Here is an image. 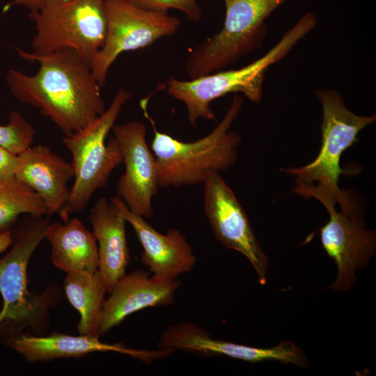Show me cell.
Segmentation results:
<instances>
[{
    "label": "cell",
    "instance_id": "16",
    "mask_svg": "<svg viewBox=\"0 0 376 376\" xmlns=\"http://www.w3.org/2000/svg\"><path fill=\"white\" fill-rule=\"evenodd\" d=\"M180 286L177 279H166L137 269L125 274L105 299L100 335L119 325L127 316L142 309L171 304Z\"/></svg>",
    "mask_w": 376,
    "mask_h": 376
},
{
    "label": "cell",
    "instance_id": "23",
    "mask_svg": "<svg viewBox=\"0 0 376 376\" xmlns=\"http://www.w3.org/2000/svg\"><path fill=\"white\" fill-rule=\"evenodd\" d=\"M138 8L159 13L169 10L182 12L191 22L201 19V9L196 0H124Z\"/></svg>",
    "mask_w": 376,
    "mask_h": 376
},
{
    "label": "cell",
    "instance_id": "7",
    "mask_svg": "<svg viewBox=\"0 0 376 376\" xmlns=\"http://www.w3.org/2000/svg\"><path fill=\"white\" fill-rule=\"evenodd\" d=\"M285 1L224 0L223 26L191 52L185 63L188 77L224 70L258 48L267 33L265 19Z\"/></svg>",
    "mask_w": 376,
    "mask_h": 376
},
{
    "label": "cell",
    "instance_id": "19",
    "mask_svg": "<svg viewBox=\"0 0 376 376\" xmlns=\"http://www.w3.org/2000/svg\"><path fill=\"white\" fill-rule=\"evenodd\" d=\"M46 238L51 244V260L66 274L95 272L99 256L96 238L76 217L64 224L50 223Z\"/></svg>",
    "mask_w": 376,
    "mask_h": 376
},
{
    "label": "cell",
    "instance_id": "5",
    "mask_svg": "<svg viewBox=\"0 0 376 376\" xmlns=\"http://www.w3.org/2000/svg\"><path fill=\"white\" fill-rule=\"evenodd\" d=\"M132 97L130 91L120 89L101 115L79 132L63 138L75 172L68 203L58 214L63 222L84 210L94 193L107 185L111 172L123 162L117 140L112 136L107 142V137Z\"/></svg>",
    "mask_w": 376,
    "mask_h": 376
},
{
    "label": "cell",
    "instance_id": "18",
    "mask_svg": "<svg viewBox=\"0 0 376 376\" xmlns=\"http://www.w3.org/2000/svg\"><path fill=\"white\" fill-rule=\"evenodd\" d=\"M98 247V271L108 292L126 274L130 251L126 237V220L116 206L104 197L97 200L88 217Z\"/></svg>",
    "mask_w": 376,
    "mask_h": 376
},
{
    "label": "cell",
    "instance_id": "1",
    "mask_svg": "<svg viewBox=\"0 0 376 376\" xmlns=\"http://www.w3.org/2000/svg\"><path fill=\"white\" fill-rule=\"evenodd\" d=\"M23 60L37 62L34 75L10 70L6 82L12 95L49 118L65 136L77 133L106 109L101 86L91 63L71 49L38 54L15 48Z\"/></svg>",
    "mask_w": 376,
    "mask_h": 376
},
{
    "label": "cell",
    "instance_id": "9",
    "mask_svg": "<svg viewBox=\"0 0 376 376\" xmlns=\"http://www.w3.org/2000/svg\"><path fill=\"white\" fill-rule=\"evenodd\" d=\"M296 182L292 191L306 198L317 199L329 215V221L320 229L322 245L337 266L336 279L329 288L348 291L357 282V272L366 267L375 254V232L366 228L358 214L338 212L336 198L322 185Z\"/></svg>",
    "mask_w": 376,
    "mask_h": 376
},
{
    "label": "cell",
    "instance_id": "10",
    "mask_svg": "<svg viewBox=\"0 0 376 376\" xmlns=\"http://www.w3.org/2000/svg\"><path fill=\"white\" fill-rule=\"evenodd\" d=\"M104 8L106 36L91 65L101 86L120 54L146 48L162 38L173 36L181 25L178 17L168 13L144 10L124 0H104Z\"/></svg>",
    "mask_w": 376,
    "mask_h": 376
},
{
    "label": "cell",
    "instance_id": "2",
    "mask_svg": "<svg viewBox=\"0 0 376 376\" xmlns=\"http://www.w3.org/2000/svg\"><path fill=\"white\" fill-rule=\"evenodd\" d=\"M49 217L28 214L13 231L10 249L0 258V343H8L22 334H44L51 322L50 310L61 301L63 291L51 283L38 294L29 289L30 259L46 238Z\"/></svg>",
    "mask_w": 376,
    "mask_h": 376
},
{
    "label": "cell",
    "instance_id": "11",
    "mask_svg": "<svg viewBox=\"0 0 376 376\" xmlns=\"http://www.w3.org/2000/svg\"><path fill=\"white\" fill-rule=\"evenodd\" d=\"M203 185L204 211L214 236L226 248L244 255L264 285L268 258L241 203L219 172L209 173Z\"/></svg>",
    "mask_w": 376,
    "mask_h": 376
},
{
    "label": "cell",
    "instance_id": "24",
    "mask_svg": "<svg viewBox=\"0 0 376 376\" xmlns=\"http://www.w3.org/2000/svg\"><path fill=\"white\" fill-rule=\"evenodd\" d=\"M18 166V155L0 146V180L15 177Z\"/></svg>",
    "mask_w": 376,
    "mask_h": 376
},
{
    "label": "cell",
    "instance_id": "4",
    "mask_svg": "<svg viewBox=\"0 0 376 376\" xmlns=\"http://www.w3.org/2000/svg\"><path fill=\"white\" fill-rule=\"evenodd\" d=\"M316 24V16L306 13L274 46L257 60L238 69L221 70L189 80L171 77L165 84L166 92L184 103L188 121L194 127L200 118L214 120L216 116L210 104L226 94L241 93L249 100L260 103L268 68L285 57Z\"/></svg>",
    "mask_w": 376,
    "mask_h": 376
},
{
    "label": "cell",
    "instance_id": "17",
    "mask_svg": "<svg viewBox=\"0 0 376 376\" xmlns=\"http://www.w3.org/2000/svg\"><path fill=\"white\" fill-rule=\"evenodd\" d=\"M74 175L72 163L48 146H31L18 155L15 177L39 195L47 217L59 214L65 207L70 192L68 182Z\"/></svg>",
    "mask_w": 376,
    "mask_h": 376
},
{
    "label": "cell",
    "instance_id": "12",
    "mask_svg": "<svg viewBox=\"0 0 376 376\" xmlns=\"http://www.w3.org/2000/svg\"><path fill=\"white\" fill-rule=\"evenodd\" d=\"M112 132L125 164L116 184L118 196L132 212L151 218L152 200L159 185L155 157L146 141V127L139 120H132L114 125Z\"/></svg>",
    "mask_w": 376,
    "mask_h": 376
},
{
    "label": "cell",
    "instance_id": "13",
    "mask_svg": "<svg viewBox=\"0 0 376 376\" xmlns=\"http://www.w3.org/2000/svg\"><path fill=\"white\" fill-rule=\"evenodd\" d=\"M158 346L205 357L225 356L250 363L274 360L299 368L308 365L304 351L292 341L283 340L272 347H252L214 338L205 329L190 322L166 329Z\"/></svg>",
    "mask_w": 376,
    "mask_h": 376
},
{
    "label": "cell",
    "instance_id": "21",
    "mask_svg": "<svg viewBox=\"0 0 376 376\" xmlns=\"http://www.w3.org/2000/svg\"><path fill=\"white\" fill-rule=\"evenodd\" d=\"M21 214L47 217V207L36 192L15 177L0 180V230H11Z\"/></svg>",
    "mask_w": 376,
    "mask_h": 376
},
{
    "label": "cell",
    "instance_id": "6",
    "mask_svg": "<svg viewBox=\"0 0 376 376\" xmlns=\"http://www.w3.org/2000/svg\"><path fill=\"white\" fill-rule=\"evenodd\" d=\"M29 17L38 54L71 49L91 65L106 36L104 0H49Z\"/></svg>",
    "mask_w": 376,
    "mask_h": 376
},
{
    "label": "cell",
    "instance_id": "22",
    "mask_svg": "<svg viewBox=\"0 0 376 376\" xmlns=\"http://www.w3.org/2000/svg\"><path fill=\"white\" fill-rule=\"evenodd\" d=\"M35 135L33 126L16 111L10 113L6 125H0V146L16 155L32 146Z\"/></svg>",
    "mask_w": 376,
    "mask_h": 376
},
{
    "label": "cell",
    "instance_id": "8",
    "mask_svg": "<svg viewBox=\"0 0 376 376\" xmlns=\"http://www.w3.org/2000/svg\"><path fill=\"white\" fill-rule=\"evenodd\" d=\"M315 94L322 109V146L319 154L310 164L285 169L284 171L296 176V181L305 184L318 182L340 203L342 212L357 213L350 198L338 185L343 173L340 157L346 149L357 141L359 133L375 122L376 116L355 114L346 107L342 96L335 90L318 89Z\"/></svg>",
    "mask_w": 376,
    "mask_h": 376
},
{
    "label": "cell",
    "instance_id": "25",
    "mask_svg": "<svg viewBox=\"0 0 376 376\" xmlns=\"http://www.w3.org/2000/svg\"><path fill=\"white\" fill-rule=\"evenodd\" d=\"M47 1L49 0H13L3 7V13L7 12L13 6L24 7L29 11L36 10Z\"/></svg>",
    "mask_w": 376,
    "mask_h": 376
},
{
    "label": "cell",
    "instance_id": "26",
    "mask_svg": "<svg viewBox=\"0 0 376 376\" xmlns=\"http://www.w3.org/2000/svg\"><path fill=\"white\" fill-rule=\"evenodd\" d=\"M13 242V230H0V254L7 250Z\"/></svg>",
    "mask_w": 376,
    "mask_h": 376
},
{
    "label": "cell",
    "instance_id": "3",
    "mask_svg": "<svg viewBox=\"0 0 376 376\" xmlns=\"http://www.w3.org/2000/svg\"><path fill=\"white\" fill-rule=\"evenodd\" d=\"M148 102V97L141 99L140 107L153 130L151 150L157 163L159 187L203 184L209 173L226 172L234 166L242 137L230 128L242 109L241 96H235L224 118L210 133L191 142L181 141L159 132L147 111Z\"/></svg>",
    "mask_w": 376,
    "mask_h": 376
},
{
    "label": "cell",
    "instance_id": "14",
    "mask_svg": "<svg viewBox=\"0 0 376 376\" xmlns=\"http://www.w3.org/2000/svg\"><path fill=\"white\" fill-rule=\"evenodd\" d=\"M7 346L29 363H45L57 359L81 358L93 352H113L150 363L169 357L174 352L164 348L156 350L130 348L123 343L102 342L100 337L60 332L47 336L22 334Z\"/></svg>",
    "mask_w": 376,
    "mask_h": 376
},
{
    "label": "cell",
    "instance_id": "20",
    "mask_svg": "<svg viewBox=\"0 0 376 376\" xmlns=\"http://www.w3.org/2000/svg\"><path fill=\"white\" fill-rule=\"evenodd\" d=\"M63 291L68 301L80 315L77 329L79 334L100 337L105 295L108 288L101 273L66 274Z\"/></svg>",
    "mask_w": 376,
    "mask_h": 376
},
{
    "label": "cell",
    "instance_id": "15",
    "mask_svg": "<svg viewBox=\"0 0 376 376\" xmlns=\"http://www.w3.org/2000/svg\"><path fill=\"white\" fill-rule=\"evenodd\" d=\"M109 200L132 227L143 249L141 262L153 275L166 279H177L193 269L196 258L179 229L171 228L166 234H162L144 217L130 211L119 196Z\"/></svg>",
    "mask_w": 376,
    "mask_h": 376
}]
</instances>
